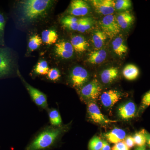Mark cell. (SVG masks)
<instances>
[{
	"instance_id": "cell-1",
	"label": "cell",
	"mask_w": 150,
	"mask_h": 150,
	"mask_svg": "<svg viewBox=\"0 0 150 150\" xmlns=\"http://www.w3.org/2000/svg\"><path fill=\"white\" fill-rule=\"evenodd\" d=\"M49 0H24L19 1L16 6L19 21L29 24L43 17L52 6Z\"/></svg>"
},
{
	"instance_id": "cell-2",
	"label": "cell",
	"mask_w": 150,
	"mask_h": 150,
	"mask_svg": "<svg viewBox=\"0 0 150 150\" xmlns=\"http://www.w3.org/2000/svg\"><path fill=\"white\" fill-rule=\"evenodd\" d=\"M68 126L46 127L33 138L27 145L25 150H50L53 149L69 129Z\"/></svg>"
},
{
	"instance_id": "cell-3",
	"label": "cell",
	"mask_w": 150,
	"mask_h": 150,
	"mask_svg": "<svg viewBox=\"0 0 150 150\" xmlns=\"http://www.w3.org/2000/svg\"><path fill=\"white\" fill-rule=\"evenodd\" d=\"M15 68L12 51L8 47L0 48V79L11 75Z\"/></svg>"
},
{
	"instance_id": "cell-4",
	"label": "cell",
	"mask_w": 150,
	"mask_h": 150,
	"mask_svg": "<svg viewBox=\"0 0 150 150\" xmlns=\"http://www.w3.org/2000/svg\"><path fill=\"white\" fill-rule=\"evenodd\" d=\"M17 73L21 79L23 83L24 84L33 102L40 108L48 110V100L46 95L28 83L22 76L18 69L17 70Z\"/></svg>"
},
{
	"instance_id": "cell-5",
	"label": "cell",
	"mask_w": 150,
	"mask_h": 150,
	"mask_svg": "<svg viewBox=\"0 0 150 150\" xmlns=\"http://www.w3.org/2000/svg\"><path fill=\"white\" fill-rule=\"evenodd\" d=\"M101 91L100 83L98 80L94 79L81 88L80 95L84 100L92 101L98 98Z\"/></svg>"
},
{
	"instance_id": "cell-6",
	"label": "cell",
	"mask_w": 150,
	"mask_h": 150,
	"mask_svg": "<svg viewBox=\"0 0 150 150\" xmlns=\"http://www.w3.org/2000/svg\"><path fill=\"white\" fill-rule=\"evenodd\" d=\"M100 26L102 31L110 38L115 37L121 31L116 17L113 14L105 16L100 22Z\"/></svg>"
},
{
	"instance_id": "cell-7",
	"label": "cell",
	"mask_w": 150,
	"mask_h": 150,
	"mask_svg": "<svg viewBox=\"0 0 150 150\" xmlns=\"http://www.w3.org/2000/svg\"><path fill=\"white\" fill-rule=\"evenodd\" d=\"M87 112L89 119L97 124L105 125L117 122L115 120H110L105 116L100 110L97 105L95 103H89Z\"/></svg>"
},
{
	"instance_id": "cell-8",
	"label": "cell",
	"mask_w": 150,
	"mask_h": 150,
	"mask_svg": "<svg viewBox=\"0 0 150 150\" xmlns=\"http://www.w3.org/2000/svg\"><path fill=\"white\" fill-rule=\"evenodd\" d=\"M88 79V72L82 67H75L70 73V83L74 87L81 88L85 84Z\"/></svg>"
},
{
	"instance_id": "cell-9",
	"label": "cell",
	"mask_w": 150,
	"mask_h": 150,
	"mask_svg": "<svg viewBox=\"0 0 150 150\" xmlns=\"http://www.w3.org/2000/svg\"><path fill=\"white\" fill-rule=\"evenodd\" d=\"M91 3L96 12L105 16L113 14L115 10L113 0H93Z\"/></svg>"
},
{
	"instance_id": "cell-10",
	"label": "cell",
	"mask_w": 150,
	"mask_h": 150,
	"mask_svg": "<svg viewBox=\"0 0 150 150\" xmlns=\"http://www.w3.org/2000/svg\"><path fill=\"white\" fill-rule=\"evenodd\" d=\"M90 6L83 0H74L71 1L68 13L74 16H84L88 14Z\"/></svg>"
},
{
	"instance_id": "cell-11",
	"label": "cell",
	"mask_w": 150,
	"mask_h": 150,
	"mask_svg": "<svg viewBox=\"0 0 150 150\" xmlns=\"http://www.w3.org/2000/svg\"><path fill=\"white\" fill-rule=\"evenodd\" d=\"M122 98V94L116 90L105 91L101 95L100 100L103 105L106 108L112 107Z\"/></svg>"
},
{
	"instance_id": "cell-12",
	"label": "cell",
	"mask_w": 150,
	"mask_h": 150,
	"mask_svg": "<svg viewBox=\"0 0 150 150\" xmlns=\"http://www.w3.org/2000/svg\"><path fill=\"white\" fill-rule=\"evenodd\" d=\"M137 112V107L132 101L121 105L118 109V116L123 120H129L134 118Z\"/></svg>"
},
{
	"instance_id": "cell-13",
	"label": "cell",
	"mask_w": 150,
	"mask_h": 150,
	"mask_svg": "<svg viewBox=\"0 0 150 150\" xmlns=\"http://www.w3.org/2000/svg\"><path fill=\"white\" fill-rule=\"evenodd\" d=\"M55 53L59 57L63 59H69L73 56L74 49L71 43L62 41L55 45Z\"/></svg>"
},
{
	"instance_id": "cell-14",
	"label": "cell",
	"mask_w": 150,
	"mask_h": 150,
	"mask_svg": "<svg viewBox=\"0 0 150 150\" xmlns=\"http://www.w3.org/2000/svg\"><path fill=\"white\" fill-rule=\"evenodd\" d=\"M103 137L108 142L115 144L124 141L126 137V133L123 129L114 128L111 131L103 134Z\"/></svg>"
},
{
	"instance_id": "cell-15",
	"label": "cell",
	"mask_w": 150,
	"mask_h": 150,
	"mask_svg": "<svg viewBox=\"0 0 150 150\" xmlns=\"http://www.w3.org/2000/svg\"><path fill=\"white\" fill-rule=\"evenodd\" d=\"M71 43L74 50L79 53L85 52L89 46V44L85 38L80 35L73 36L71 39Z\"/></svg>"
},
{
	"instance_id": "cell-16",
	"label": "cell",
	"mask_w": 150,
	"mask_h": 150,
	"mask_svg": "<svg viewBox=\"0 0 150 150\" xmlns=\"http://www.w3.org/2000/svg\"><path fill=\"white\" fill-rule=\"evenodd\" d=\"M117 22L121 28L127 29L134 21V17L129 11H125L118 14L116 17Z\"/></svg>"
},
{
	"instance_id": "cell-17",
	"label": "cell",
	"mask_w": 150,
	"mask_h": 150,
	"mask_svg": "<svg viewBox=\"0 0 150 150\" xmlns=\"http://www.w3.org/2000/svg\"><path fill=\"white\" fill-rule=\"evenodd\" d=\"M106 51L103 49H98L91 51L88 54L87 62L91 64H98L103 63L107 56Z\"/></svg>"
},
{
	"instance_id": "cell-18",
	"label": "cell",
	"mask_w": 150,
	"mask_h": 150,
	"mask_svg": "<svg viewBox=\"0 0 150 150\" xmlns=\"http://www.w3.org/2000/svg\"><path fill=\"white\" fill-rule=\"evenodd\" d=\"M118 71L117 68L111 67L103 70L100 74V79L104 84L111 83L118 77Z\"/></svg>"
},
{
	"instance_id": "cell-19",
	"label": "cell",
	"mask_w": 150,
	"mask_h": 150,
	"mask_svg": "<svg viewBox=\"0 0 150 150\" xmlns=\"http://www.w3.org/2000/svg\"><path fill=\"white\" fill-rule=\"evenodd\" d=\"M112 46L114 53L119 56H123L128 51V47L121 37L115 38L112 41Z\"/></svg>"
},
{
	"instance_id": "cell-20",
	"label": "cell",
	"mask_w": 150,
	"mask_h": 150,
	"mask_svg": "<svg viewBox=\"0 0 150 150\" xmlns=\"http://www.w3.org/2000/svg\"><path fill=\"white\" fill-rule=\"evenodd\" d=\"M107 38V35L102 30H97L93 33L92 41L96 48L100 49L104 45Z\"/></svg>"
},
{
	"instance_id": "cell-21",
	"label": "cell",
	"mask_w": 150,
	"mask_h": 150,
	"mask_svg": "<svg viewBox=\"0 0 150 150\" xmlns=\"http://www.w3.org/2000/svg\"><path fill=\"white\" fill-rule=\"evenodd\" d=\"M123 76L129 81H133L137 79L139 74V70L138 67L133 64H128L123 71Z\"/></svg>"
},
{
	"instance_id": "cell-22",
	"label": "cell",
	"mask_w": 150,
	"mask_h": 150,
	"mask_svg": "<svg viewBox=\"0 0 150 150\" xmlns=\"http://www.w3.org/2000/svg\"><path fill=\"white\" fill-rule=\"evenodd\" d=\"M58 34L54 30H45L41 33V39L43 43L52 45L56 43L58 39Z\"/></svg>"
},
{
	"instance_id": "cell-23",
	"label": "cell",
	"mask_w": 150,
	"mask_h": 150,
	"mask_svg": "<svg viewBox=\"0 0 150 150\" xmlns=\"http://www.w3.org/2000/svg\"><path fill=\"white\" fill-rule=\"evenodd\" d=\"M48 115L51 126L59 127L63 125L61 114L57 109L54 108L48 109Z\"/></svg>"
},
{
	"instance_id": "cell-24",
	"label": "cell",
	"mask_w": 150,
	"mask_h": 150,
	"mask_svg": "<svg viewBox=\"0 0 150 150\" xmlns=\"http://www.w3.org/2000/svg\"><path fill=\"white\" fill-rule=\"evenodd\" d=\"M79 19L73 16H67L62 19L63 26L71 30H77Z\"/></svg>"
},
{
	"instance_id": "cell-25",
	"label": "cell",
	"mask_w": 150,
	"mask_h": 150,
	"mask_svg": "<svg viewBox=\"0 0 150 150\" xmlns=\"http://www.w3.org/2000/svg\"><path fill=\"white\" fill-rule=\"evenodd\" d=\"M93 21L91 18L83 17L78 20L77 30L83 33L91 28L93 25Z\"/></svg>"
},
{
	"instance_id": "cell-26",
	"label": "cell",
	"mask_w": 150,
	"mask_h": 150,
	"mask_svg": "<svg viewBox=\"0 0 150 150\" xmlns=\"http://www.w3.org/2000/svg\"><path fill=\"white\" fill-rule=\"evenodd\" d=\"M43 43L41 38L38 34L33 35L30 38L28 47L30 51H33L39 48Z\"/></svg>"
},
{
	"instance_id": "cell-27",
	"label": "cell",
	"mask_w": 150,
	"mask_h": 150,
	"mask_svg": "<svg viewBox=\"0 0 150 150\" xmlns=\"http://www.w3.org/2000/svg\"><path fill=\"white\" fill-rule=\"evenodd\" d=\"M49 70V67L47 62L42 60L37 63L34 71L36 74L46 75L48 74Z\"/></svg>"
},
{
	"instance_id": "cell-28",
	"label": "cell",
	"mask_w": 150,
	"mask_h": 150,
	"mask_svg": "<svg viewBox=\"0 0 150 150\" xmlns=\"http://www.w3.org/2000/svg\"><path fill=\"white\" fill-rule=\"evenodd\" d=\"M6 23V18L4 15L0 12V46H4L5 28Z\"/></svg>"
},
{
	"instance_id": "cell-29",
	"label": "cell",
	"mask_w": 150,
	"mask_h": 150,
	"mask_svg": "<svg viewBox=\"0 0 150 150\" xmlns=\"http://www.w3.org/2000/svg\"><path fill=\"white\" fill-rule=\"evenodd\" d=\"M103 144V140L99 137L95 136L90 141L88 145V150H100Z\"/></svg>"
},
{
	"instance_id": "cell-30",
	"label": "cell",
	"mask_w": 150,
	"mask_h": 150,
	"mask_svg": "<svg viewBox=\"0 0 150 150\" xmlns=\"http://www.w3.org/2000/svg\"><path fill=\"white\" fill-rule=\"evenodd\" d=\"M135 145L138 147H142L146 146V139L144 133V129L137 132L133 136Z\"/></svg>"
},
{
	"instance_id": "cell-31",
	"label": "cell",
	"mask_w": 150,
	"mask_h": 150,
	"mask_svg": "<svg viewBox=\"0 0 150 150\" xmlns=\"http://www.w3.org/2000/svg\"><path fill=\"white\" fill-rule=\"evenodd\" d=\"M132 3L130 0H117L115 1V9L127 11L131 7Z\"/></svg>"
},
{
	"instance_id": "cell-32",
	"label": "cell",
	"mask_w": 150,
	"mask_h": 150,
	"mask_svg": "<svg viewBox=\"0 0 150 150\" xmlns=\"http://www.w3.org/2000/svg\"><path fill=\"white\" fill-rule=\"evenodd\" d=\"M61 76L60 71L56 68H52L48 71L47 77L50 80L57 81L59 80Z\"/></svg>"
},
{
	"instance_id": "cell-33",
	"label": "cell",
	"mask_w": 150,
	"mask_h": 150,
	"mask_svg": "<svg viewBox=\"0 0 150 150\" xmlns=\"http://www.w3.org/2000/svg\"><path fill=\"white\" fill-rule=\"evenodd\" d=\"M150 105V90L145 94L142 98L140 110H143Z\"/></svg>"
},
{
	"instance_id": "cell-34",
	"label": "cell",
	"mask_w": 150,
	"mask_h": 150,
	"mask_svg": "<svg viewBox=\"0 0 150 150\" xmlns=\"http://www.w3.org/2000/svg\"><path fill=\"white\" fill-rule=\"evenodd\" d=\"M112 150H130L124 142H121L115 144L112 147Z\"/></svg>"
},
{
	"instance_id": "cell-35",
	"label": "cell",
	"mask_w": 150,
	"mask_h": 150,
	"mask_svg": "<svg viewBox=\"0 0 150 150\" xmlns=\"http://www.w3.org/2000/svg\"><path fill=\"white\" fill-rule=\"evenodd\" d=\"M123 142L129 149L134 147L135 146L134 138L132 136H127L126 137Z\"/></svg>"
},
{
	"instance_id": "cell-36",
	"label": "cell",
	"mask_w": 150,
	"mask_h": 150,
	"mask_svg": "<svg viewBox=\"0 0 150 150\" xmlns=\"http://www.w3.org/2000/svg\"><path fill=\"white\" fill-rule=\"evenodd\" d=\"M100 150H111V148L108 142L105 140H103V144L102 149Z\"/></svg>"
},
{
	"instance_id": "cell-37",
	"label": "cell",
	"mask_w": 150,
	"mask_h": 150,
	"mask_svg": "<svg viewBox=\"0 0 150 150\" xmlns=\"http://www.w3.org/2000/svg\"><path fill=\"white\" fill-rule=\"evenodd\" d=\"M144 133L145 137H146V143L149 146V147L150 148V134L146 131L144 129Z\"/></svg>"
},
{
	"instance_id": "cell-38",
	"label": "cell",
	"mask_w": 150,
	"mask_h": 150,
	"mask_svg": "<svg viewBox=\"0 0 150 150\" xmlns=\"http://www.w3.org/2000/svg\"><path fill=\"white\" fill-rule=\"evenodd\" d=\"M135 150H146V146L142 147H138Z\"/></svg>"
}]
</instances>
